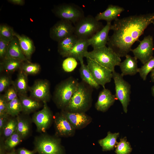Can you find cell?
<instances>
[{
  "mask_svg": "<svg viewBox=\"0 0 154 154\" xmlns=\"http://www.w3.org/2000/svg\"><path fill=\"white\" fill-rule=\"evenodd\" d=\"M154 22V13L131 15L114 21L110 27L113 31L107 45L120 58L131 51L148 26Z\"/></svg>",
  "mask_w": 154,
  "mask_h": 154,
  "instance_id": "6da1fadb",
  "label": "cell"
},
{
  "mask_svg": "<svg viewBox=\"0 0 154 154\" xmlns=\"http://www.w3.org/2000/svg\"><path fill=\"white\" fill-rule=\"evenodd\" d=\"M92 88L82 81L64 110L71 112L86 113L91 108Z\"/></svg>",
  "mask_w": 154,
  "mask_h": 154,
  "instance_id": "7a4b0ae2",
  "label": "cell"
},
{
  "mask_svg": "<svg viewBox=\"0 0 154 154\" xmlns=\"http://www.w3.org/2000/svg\"><path fill=\"white\" fill-rule=\"evenodd\" d=\"M85 57L89 58L113 72L116 66H119L121 60L110 48L106 46L87 51Z\"/></svg>",
  "mask_w": 154,
  "mask_h": 154,
  "instance_id": "3957f363",
  "label": "cell"
},
{
  "mask_svg": "<svg viewBox=\"0 0 154 154\" xmlns=\"http://www.w3.org/2000/svg\"><path fill=\"white\" fill-rule=\"evenodd\" d=\"M34 144V150L38 154H64L61 139L55 135L51 136L44 133L36 137Z\"/></svg>",
  "mask_w": 154,
  "mask_h": 154,
  "instance_id": "277c9868",
  "label": "cell"
},
{
  "mask_svg": "<svg viewBox=\"0 0 154 154\" xmlns=\"http://www.w3.org/2000/svg\"><path fill=\"white\" fill-rule=\"evenodd\" d=\"M79 83L77 79L70 77L57 86L54 94V100L59 108L63 110L68 106L78 88Z\"/></svg>",
  "mask_w": 154,
  "mask_h": 154,
  "instance_id": "5b68a950",
  "label": "cell"
},
{
  "mask_svg": "<svg viewBox=\"0 0 154 154\" xmlns=\"http://www.w3.org/2000/svg\"><path fill=\"white\" fill-rule=\"evenodd\" d=\"M74 34L79 39H89L104 27L92 15L84 16L74 25Z\"/></svg>",
  "mask_w": 154,
  "mask_h": 154,
  "instance_id": "8992f818",
  "label": "cell"
},
{
  "mask_svg": "<svg viewBox=\"0 0 154 154\" xmlns=\"http://www.w3.org/2000/svg\"><path fill=\"white\" fill-rule=\"evenodd\" d=\"M52 11L58 18L70 21L74 25L85 16L82 8L73 3H65L57 6Z\"/></svg>",
  "mask_w": 154,
  "mask_h": 154,
  "instance_id": "52a82bcc",
  "label": "cell"
},
{
  "mask_svg": "<svg viewBox=\"0 0 154 154\" xmlns=\"http://www.w3.org/2000/svg\"><path fill=\"white\" fill-rule=\"evenodd\" d=\"M112 74L115 85L116 98L120 101L124 112L127 113L130 101L131 85L124 79L121 74L116 72L115 70L112 72Z\"/></svg>",
  "mask_w": 154,
  "mask_h": 154,
  "instance_id": "ba28073f",
  "label": "cell"
},
{
  "mask_svg": "<svg viewBox=\"0 0 154 154\" xmlns=\"http://www.w3.org/2000/svg\"><path fill=\"white\" fill-rule=\"evenodd\" d=\"M87 66L94 80L99 85L105 88V85L110 82L113 78L112 72L96 62L86 58Z\"/></svg>",
  "mask_w": 154,
  "mask_h": 154,
  "instance_id": "9c48e42d",
  "label": "cell"
},
{
  "mask_svg": "<svg viewBox=\"0 0 154 154\" xmlns=\"http://www.w3.org/2000/svg\"><path fill=\"white\" fill-rule=\"evenodd\" d=\"M153 37L151 35H148L145 37L140 41L138 46L132 49L131 51L134 56L144 64L153 57Z\"/></svg>",
  "mask_w": 154,
  "mask_h": 154,
  "instance_id": "30bf717a",
  "label": "cell"
},
{
  "mask_svg": "<svg viewBox=\"0 0 154 154\" xmlns=\"http://www.w3.org/2000/svg\"><path fill=\"white\" fill-rule=\"evenodd\" d=\"M43 103L42 109L34 114L32 120L36 126L37 131L44 133L51 125L54 117L47 102Z\"/></svg>",
  "mask_w": 154,
  "mask_h": 154,
  "instance_id": "8fae6325",
  "label": "cell"
},
{
  "mask_svg": "<svg viewBox=\"0 0 154 154\" xmlns=\"http://www.w3.org/2000/svg\"><path fill=\"white\" fill-rule=\"evenodd\" d=\"M74 29V26L72 23L61 19L50 28V37L53 40L58 42L73 34Z\"/></svg>",
  "mask_w": 154,
  "mask_h": 154,
  "instance_id": "7c38bea8",
  "label": "cell"
},
{
  "mask_svg": "<svg viewBox=\"0 0 154 154\" xmlns=\"http://www.w3.org/2000/svg\"><path fill=\"white\" fill-rule=\"evenodd\" d=\"M54 118L55 135L66 137L74 135L76 130L61 112L56 114Z\"/></svg>",
  "mask_w": 154,
  "mask_h": 154,
  "instance_id": "4fadbf2b",
  "label": "cell"
},
{
  "mask_svg": "<svg viewBox=\"0 0 154 154\" xmlns=\"http://www.w3.org/2000/svg\"><path fill=\"white\" fill-rule=\"evenodd\" d=\"M29 89L31 95L33 99L43 102H47L50 100V85L47 80H38Z\"/></svg>",
  "mask_w": 154,
  "mask_h": 154,
  "instance_id": "5bb4252c",
  "label": "cell"
},
{
  "mask_svg": "<svg viewBox=\"0 0 154 154\" xmlns=\"http://www.w3.org/2000/svg\"><path fill=\"white\" fill-rule=\"evenodd\" d=\"M61 112L76 130L85 128L92 120L91 117L86 113L71 112L64 110Z\"/></svg>",
  "mask_w": 154,
  "mask_h": 154,
  "instance_id": "9a60e30c",
  "label": "cell"
},
{
  "mask_svg": "<svg viewBox=\"0 0 154 154\" xmlns=\"http://www.w3.org/2000/svg\"><path fill=\"white\" fill-rule=\"evenodd\" d=\"M111 24V22H107L101 30L88 39L90 46H91L93 49L106 46L109 39L108 34Z\"/></svg>",
  "mask_w": 154,
  "mask_h": 154,
  "instance_id": "2e32d148",
  "label": "cell"
},
{
  "mask_svg": "<svg viewBox=\"0 0 154 154\" xmlns=\"http://www.w3.org/2000/svg\"><path fill=\"white\" fill-rule=\"evenodd\" d=\"M116 98L110 90L104 88L99 94L95 108L99 111L105 112L114 104Z\"/></svg>",
  "mask_w": 154,
  "mask_h": 154,
  "instance_id": "e0dca14e",
  "label": "cell"
},
{
  "mask_svg": "<svg viewBox=\"0 0 154 154\" xmlns=\"http://www.w3.org/2000/svg\"><path fill=\"white\" fill-rule=\"evenodd\" d=\"M124 9L118 5L110 4L109 5L106 9L103 12H100L95 17L97 21L103 20L107 22L115 21L124 11Z\"/></svg>",
  "mask_w": 154,
  "mask_h": 154,
  "instance_id": "ac0fdd59",
  "label": "cell"
},
{
  "mask_svg": "<svg viewBox=\"0 0 154 154\" xmlns=\"http://www.w3.org/2000/svg\"><path fill=\"white\" fill-rule=\"evenodd\" d=\"M125 57V60L121 62L119 66L121 75L123 76L127 75H135L138 72L139 69L137 66V59L134 56L128 54Z\"/></svg>",
  "mask_w": 154,
  "mask_h": 154,
  "instance_id": "d6986e66",
  "label": "cell"
},
{
  "mask_svg": "<svg viewBox=\"0 0 154 154\" xmlns=\"http://www.w3.org/2000/svg\"><path fill=\"white\" fill-rule=\"evenodd\" d=\"M89 46L88 39H79L65 57H72L80 61L85 57Z\"/></svg>",
  "mask_w": 154,
  "mask_h": 154,
  "instance_id": "ffe728a7",
  "label": "cell"
},
{
  "mask_svg": "<svg viewBox=\"0 0 154 154\" xmlns=\"http://www.w3.org/2000/svg\"><path fill=\"white\" fill-rule=\"evenodd\" d=\"M5 58L15 59L23 62L25 61L26 62H29L23 52L18 40L15 36L10 42Z\"/></svg>",
  "mask_w": 154,
  "mask_h": 154,
  "instance_id": "44dd1931",
  "label": "cell"
},
{
  "mask_svg": "<svg viewBox=\"0 0 154 154\" xmlns=\"http://www.w3.org/2000/svg\"><path fill=\"white\" fill-rule=\"evenodd\" d=\"M14 36L17 38L20 46L24 54L29 60L35 50V46L32 40L28 37L21 35L15 32Z\"/></svg>",
  "mask_w": 154,
  "mask_h": 154,
  "instance_id": "7402d4cb",
  "label": "cell"
},
{
  "mask_svg": "<svg viewBox=\"0 0 154 154\" xmlns=\"http://www.w3.org/2000/svg\"><path fill=\"white\" fill-rule=\"evenodd\" d=\"M79 39L74 34L70 35L58 42V52L62 56L65 57Z\"/></svg>",
  "mask_w": 154,
  "mask_h": 154,
  "instance_id": "603a6c76",
  "label": "cell"
},
{
  "mask_svg": "<svg viewBox=\"0 0 154 154\" xmlns=\"http://www.w3.org/2000/svg\"><path fill=\"white\" fill-rule=\"evenodd\" d=\"M22 106V112L25 114H29L39 108L40 104L39 101L26 95L18 94Z\"/></svg>",
  "mask_w": 154,
  "mask_h": 154,
  "instance_id": "cb8c5ba5",
  "label": "cell"
},
{
  "mask_svg": "<svg viewBox=\"0 0 154 154\" xmlns=\"http://www.w3.org/2000/svg\"><path fill=\"white\" fill-rule=\"evenodd\" d=\"M81 66L79 72L82 81L84 82L93 88L98 89L99 85L94 80L91 73L88 67L84 62L83 60L80 61Z\"/></svg>",
  "mask_w": 154,
  "mask_h": 154,
  "instance_id": "d4e9b609",
  "label": "cell"
},
{
  "mask_svg": "<svg viewBox=\"0 0 154 154\" xmlns=\"http://www.w3.org/2000/svg\"><path fill=\"white\" fill-rule=\"evenodd\" d=\"M16 117L17 120V131L24 139L30 133L31 123L28 119L19 115Z\"/></svg>",
  "mask_w": 154,
  "mask_h": 154,
  "instance_id": "484cf974",
  "label": "cell"
},
{
  "mask_svg": "<svg viewBox=\"0 0 154 154\" xmlns=\"http://www.w3.org/2000/svg\"><path fill=\"white\" fill-rule=\"evenodd\" d=\"M119 135V133H112L108 131L106 137L99 140L98 143L102 147V150L107 151L113 149L117 143V139Z\"/></svg>",
  "mask_w": 154,
  "mask_h": 154,
  "instance_id": "4316f807",
  "label": "cell"
},
{
  "mask_svg": "<svg viewBox=\"0 0 154 154\" xmlns=\"http://www.w3.org/2000/svg\"><path fill=\"white\" fill-rule=\"evenodd\" d=\"M27 79V74L21 70L13 82L18 94L26 95L28 89Z\"/></svg>",
  "mask_w": 154,
  "mask_h": 154,
  "instance_id": "83f0119b",
  "label": "cell"
},
{
  "mask_svg": "<svg viewBox=\"0 0 154 154\" xmlns=\"http://www.w3.org/2000/svg\"><path fill=\"white\" fill-rule=\"evenodd\" d=\"M23 62L10 58H5L1 63L0 70L7 72H13L21 68Z\"/></svg>",
  "mask_w": 154,
  "mask_h": 154,
  "instance_id": "f1b7e54d",
  "label": "cell"
},
{
  "mask_svg": "<svg viewBox=\"0 0 154 154\" xmlns=\"http://www.w3.org/2000/svg\"><path fill=\"white\" fill-rule=\"evenodd\" d=\"M9 118L0 136V139L4 141L14 133L17 130V120L16 117Z\"/></svg>",
  "mask_w": 154,
  "mask_h": 154,
  "instance_id": "f546056e",
  "label": "cell"
},
{
  "mask_svg": "<svg viewBox=\"0 0 154 154\" xmlns=\"http://www.w3.org/2000/svg\"><path fill=\"white\" fill-rule=\"evenodd\" d=\"M22 111L21 104L18 97L8 103L7 114L9 116L16 117Z\"/></svg>",
  "mask_w": 154,
  "mask_h": 154,
  "instance_id": "4dcf8cb0",
  "label": "cell"
},
{
  "mask_svg": "<svg viewBox=\"0 0 154 154\" xmlns=\"http://www.w3.org/2000/svg\"><path fill=\"white\" fill-rule=\"evenodd\" d=\"M23 139L21 135L16 131L12 135L4 141V145L6 150L13 149L22 141Z\"/></svg>",
  "mask_w": 154,
  "mask_h": 154,
  "instance_id": "1f68e13d",
  "label": "cell"
},
{
  "mask_svg": "<svg viewBox=\"0 0 154 154\" xmlns=\"http://www.w3.org/2000/svg\"><path fill=\"white\" fill-rule=\"evenodd\" d=\"M15 33L13 28L7 25H0V39L10 42L15 37Z\"/></svg>",
  "mask_w": 154,
  "mask_h": 154,
  "instance_id": "d6a6232c",
  "label": "cell"
},
{
  "mask_svg": "<svg viewBox=\"0 0 154 154\" xmlns=\"http://www.w3.org/2000/svg\"><path fill=\"white\" fill-rule=\"evenodd\" d=\"M132 148L129 143L128 142L126 137L120 139L117 143L116 149V154H129Z\"/></svg>",
  "mask_w": 154,
  "mask_h": 154,
  "instance_id": "836d02e7",
  "label": "cell"
},
{
  "mask_svg": "<svg viewBox=\"0 0 154 154\" xmlns=\"http://www.w3.org/2000/svg\"><path fill=\"white\" fill-rule=\"evenodd\" d=\"M154 68V56L139 68L138 72L143 80H145L148 74Z\"/></svg>",
  "mask_w": 154,
  "mask_h": 154,
  "instance_id": "e575fe53",
  "label": "cell"
},
{
  "mask_svg": "<svg viewBox=\"0 0 154 154\" xmlns=\"http://www.w3.org/2000/svg\"><path fill=\"white\" fill-rule=\"evenodd\" d=\"M21 70L27 74H37L40 69V65L37 63L26 62L23 63Z\"/></svg>",
  "mask_w": 154,
  "mask_h": 154,
  "instance_id": "d590c367",
  "label": "cell"
},
{
  "mask_svg": "<svg viewBox=\"0 0 154 154\" xmlns=\"http://www.w3.org/2000/svg\"><path fill=\"white\" fill-rule=\"evenodd\" d=\"M77 60L72 57L66 58L63 62L62 68L66 72H71L73 71L77 66Z\"/></svg>",
  "mask_w": 154,
  "mask_h": 154,
  "instance_id": "8d00e7d4",
  "label": "cell"
},
{
  "mask_svg": "<svg viewBox=\"0 0 154 154\" xmlns=\"http://www.w3.org/2000/svg\"><path fill=\"white\" fill-rule=\"evenodd\" d=\"M17 91L13 84L10 86L6 90L3 96L7 103L18 98Z\"/></svg>",
  "mask_w": 154,
  "mask_h": 154,
  "instance_id": "74e56055",
  "label": "cell"
},
{
  "mask_svg": "<svg viewBox=\"0 0 154 154\" xmlns=\"http://www.w3.org/2000/svg\"><path fill=\"white\" fill-rule=\"evenodd\" d=\"M13 82L8 76L3 75L0 78V92L1 93L9 87Z\"/></svg>",
  "mask_w": 154,
  "mask_h": 154,
  "instance_id": "f35d334b",
  "label": "cell"
},
{
  "mask_svg": "<svg viewBox=\"0 0 154 154\" xmlns=\"http://www.w3.org/2000/svg\"><path fill=\"white\" fill-rule=\"evenodd\" d=\"M10 42L0 39V58L3 60L5 58Z\"/></svg>",
  "mask_w": 154,
  "mask_h": 154,
  "instance_id": "ab89813d",
  "label": "cell"
},
{
  "mask_svg": "<svg viewBox=\"0 0 154 154\" xmlns=\"http://www.w3.org/2000/svg\"><path fill=\"white\" fill-rule=\"evenodd\" d=\"M7 103L3 95H1L0 96V116L7 114Z\"/></svg>",
  "mask_w": 154,
  "mask_h": 154,
  "instance_id": "60d3db41",
  "label": "cell"
},
{
  "mask_svg": "<svg viewBox=\"0 0 154 154\" xmlns=\"http://www.w3.org/2000/svg\"><path fill=\"white\" fill-rule=\"evenodd\" d=\"M9 116L8 114L0 116V135L1 134L5 126L9 119Z\"/></svg>",
  "mask_w": 154,
  "mask_h": 154,
  "instance_id": "b9f144b4",
  "label": "cell"
},
{
  "mask_svg": "<svg viewBox=\"0 0 154 154\" xmlns=\"http://www.w3.org/2000/svg\"><path fill=\"white\" fill-rule=\"evenodd\" d=\"M36 153L34 150L33 151H30L24 148H19L17 151L18 154H35Z\"/></svg>",
  "mask_w": 154,
  "mask_h": 154,
  "instance_id": "7bdbcfd3",
  "label": "cell"
},
{
  "mask_svg": "<svg viewBox=\"0 0 154 154\" xmlns=\"http://www.w3.org/2000/svg\"><path fill=\"white\" fill-rule=\"evenodd\" d=\"M4 141L0 139V154H5V151L6 150L5 145Z\"/></svg>",
  "mask_w": 154,
  "mask_h": 154,
  "instance_id": "ee69618b",
  "label": "cell"
},
{
  "mask_svg": "<svg viewBox=\"0 0 154 154\" xmlns=\"http://www.w3.org/2000/svg\"><path fill=\"white\" fill-rule=\"evenodd\" d=\"M8 1L12 4L19 5H23L25 3L24 1L23 0H9Z\"/></svg>",
  "mask_w": 154,
  "mask_h": 154,
  "instance_id": "f6af8a7d",
  "label": "cell"
},
{
  "mask_svg": "<svg viewBox=\"0 0 154 154\" xmlns=\"http://www.w3.org/2000/svg\"><path fill=\"white\" fill-rule=\"evenodd\" d=\"M150 77L151 81L154 82V68L151 72Z\"/></svg>",
  "mask_w": 154,
  "mask_h": 154,
  "instance_id": "bcb514c9",
  "label": "cell"
},
{
  "mask_svg": "<svg viewBox=\"0 0 154 154\" xmlns=\"http://www.w3.org/2000/svg\"><path fill=\"white\" fill-rule=\"evenodd\" d=\"M6 154H18L15 150H13L7 153Z\"/></svg>",
  "mask_w": 154,
  "mask_h": 154,
  "instance_id": "7dc6e473",
  "label": "cell"
},
{
  "mask_svg": "<svg viewBox=\"0 0 154 154\" xmlns=\"http://www.w3.org/2000/svg\"><path fill=\"white\" fill-rule=\"evenodd\" d=\"M151 91L153 95L154 96V85L152 87Z\"/></svg>",
  "mask_w": 154,
  "mask_h": 154,
  "instance_id": "c3c4849f",
  "label": "cell"
},
{
  "mask_svg": "<svg viewBox=\"0 0 154 154\" xmlns=\"http://www.w3.org/2000/svg\"><path fill=\"white\" fill-rule=\"evenodd\" d=\"M152 23H153V25H154V22H153Z\"/></svg>",
  "mask_w": 154,
  "mask_h": 154,
  "instance_id": "681fc988",
  "label": "cell"
}]
</instances>
